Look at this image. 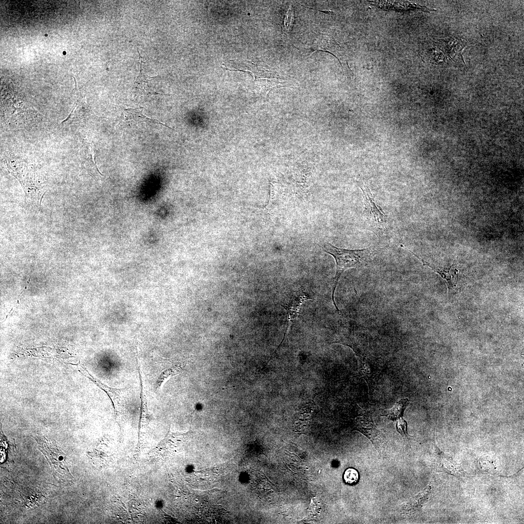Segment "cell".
Instances as JSON below:
<instances>
[{
	"label": "cell",
	"instance_id": "obj_1",
	"mask_svg": "<svg viewBox=\"0 0 524 524\" xmlns=\"http://www.w3.org/2000/svg\"><path fill=\"white\" fill-rule=\"evenodd\" d=\"M322 248L325 252L332 255L336 261V270L332 283V300L339 313L340 310L335 301L334 294L340 277L348 268H358L366 266L376 254L377 250L374 246L361 249H347L337 247L328 243L323 244Z\"/></svg>",
	"mask_w": 524,
	"mask_h": 524
},
{
	"label": "cell",
	"instance_id": "obj_2",
	"mask_svg": "<svg viewBox=\"0 0 524 524\" xmlns=\"http://www.w3.org/2000/svg\"><path fill=\"white\" fill-rule=\"evenodd\" d=\"M431 45L426 50V58L430 62L438 64L448 60L454 61L456 57H461L465 42L461 39L450 37L439 39Z\"/></svg>",
	"mask_w": 524,
	"mask_h": 524
},
{
	"label": "cell",
	"instance_id": "obj_3",
	"mask_svg": "<svg viewBox=\"0 0 524 524\" xmlns=\"http://www.w3.org/2000/svg\"><path fill=\"white\" fill-rule=\"evenodd\" d=\"M21 184L25 194V203L35 208H40L42 199L47 189L41 182L33 170H16L11 172Z\"/></svg>",
	"mask_w": 524,
	"mask_h": 524
},
{
	"label": "cell",
	"instance_id": "obj_4",
	"mask_svg": "<svg viewBox=\"0 0 524 524\" xmlns=\"http://www.w3.org/2000/svg\"><path fill=\"white\" fill-rule=\"evenodd\" d=\"M364 199V217L367 224L374 231L384 230L387 226V216L381 208L377 205L369 187L364 185L360 187Z\"/></svg>",
	"mask_w": 524,
	"mask_h": 524
},
{
	"label": "cell",
	"instance_id": "obj_5",
	"mask_svg": "<svg viewBox=\"0 0 524 524\" xmlns=\"http://www.w3.org/2000/svg\"><path fill=\"white\" fill-rule=\"evenodd\" d=\"M38 447L44 455L51 467L60 475L71 477L68 469L66 462L65 453L57 445L50 442L44 440L42 442H38Z\"/></svg>",
	"mask_w": 524,
	"mask_h": 524
},
{
	"label": "cell",
	"instance_id": "obj_6",
	"mask_svg": "<svg viewBox=\"0 0 524 524\" xmlns=\"http://www.w3.org/2000/svg\"><path fill=\"white\" fill-rule=\"evenodd\" d=\"M83 373L106 393L112 402L116 417H119L126 404L128 389H115L108 387L93 377L87 371L84 370Z\"/></svg>",
	"mask_w": 524,
	"mask_h": 524
},
{
	"label": "cell",
	"instance_id": "obj_7",
	"mask_svg": "<svg viewBox=\"0 0 524 524\" xmlns=\"http://www.w3.org/2000/svg\"><path fill=\"white\" fill-rule=\"evenodd\" d=\"M308 299H311L308 295L302 291L299 290L292 293L283 303L282 306L286 310L287 319V325L284 337L291 322L299 315L302 304Z\"/></svg>",
	"mask_w": 524,
	"mask_h": 524
},
{
	"label": "cell",
	"instance_id": "obj_8",
	"mask_svg": "<svg viewBox=\"0 0 524 524\" xmlns=\"http://www.w3.org/2000/svg\"><path fill=\"white\" fill-rule=\"evenodd\" d=\"M188 433H174L169 431L165 438L156 448V452L166 455L181 447L186 442Z\"/></svg>",
	"mask_w": 524,
	"mask_h": 524
},
{
	"label": "cell",
	"instance_id": "obj_9",
	"mask_svg": "<svg viewBox=\"0 0 524 524\" xmlns=\"http://www.w3.org/2000/svg\"><path fill=\"white\" fill-rule=\"evenodd\" d=\"M79 155L82 166L89 174L94 177L97 175L102 176L96 163L95 152L92 143H84L80 149Z\"/></svg>",
	"mask_w": 524,
	"mask_h": 524
},
{
	"label": "cell",
	"instance_id": "obj_10",
	"mask_svg": "<svg viewBox=\"0 0 524 524\" xmlns=\"http://www.w3.org/2000/svg\"><path fill=\"white\" fill-rule=\"evenodd\" d=\"M406 249L419 259L423 262L424 265L429 267L434 271L439 274L446 281L449 293L451 290L453 289L456 286L458 280L457 277L458 270L454 265H452L448 268L439 267L426 261L412 251L407 248Z\"/></svg>",
	"mask_w": 524,
	"mask_h": 524
},
{
	"label": "cell",
	"instance_id": "obj_11",
	"mask_svg": "<svg viewBox=\"0 0 524 524\" xmlns=\"http://www.w3.org/2000/svg\"><path fill=\"white\" fill-rule=\"evenodd\" d=\"M341 49L339 44L331 36L321 34L319 35L313 44V52L321 50L330 53L337 57V52Z\"/></svg>",
	"mask_w": 524,
	"mask_h": 524
},
{
	"label": "cell",
	"instance_id": "obj_12",
	"mask_svg": "<svg viewBox=\"0 0 524 524\" xmlns=\"http://www.w3.org/2000/svg\"><path fill=\"white\" fill-rule=\"evenodd\" d=\"M431 488L427 487L422 491L412 497L402 506V510L405 513H411L420 508L427 499Z\"/></svg>",
	"mask_w": 524,
	"mask_h": 524
},
{
	"label": "cell",
	"instance_id": "obj_13",
	"mask_svg": "<svg viewBox=\"0 0 524 524\" xmlns=\"http://www.w3.org/2000/svg\"><path fill=\"white\" fill-rule=\"evenodd\" d=\"M122 117L123 120L136 122H147L163 125L169 127L157 119L149 118L143 114L142 108H126L122 110Z\"/></svg>",
	"mask_w": 524,
	"mask_h": 524
},
{
	"label": "cell",
	"instance_id": "obj_14",
	"mask_svg": "<svg viewBox=\"0 0 524 524\" xmlns=\"http://www.w3.org/2000/svg\"><path fill=\"white\" fill-rule=\"evenodd\" d=\"M182 370V365L180 363L169 362L159 375L155 383V390L160 389L167 380L179 374Z\"/></svg>",
	"mask_w": 524,
	"mask_h": 524
},
{
	"label": "cell",
	"instance_id": "obj_15",
	"mask_svg": "<svg viewBox=\"0 0 524 524\" xmlns=\"http://www.w3.org/2000/svg\"><path fill=\"white\" fill-rule=\"evenodd\" d=\"M409 401L408 398L402 399L396 402L391 409L382 411L380 415L386 416L392 420L399 419L403 416L404 411L409 404Z\"/></svg>",
	"mask_w": 524,
	"mask_h": 524
},
{
	"label": "cell",
	"instance_id": "obj_16",
	"mask_svg": "<svg viewBox=\"0 0 524 524\" xmlns=\"http://www.w3.org/2000/svg\"><path fill=\"white\" fill-rule=\"evenodd\" d=\"M153 79V77H149L144 73L143 69L141 66L139 76H138L134 83L138 89H140L142 92L146 95L157 94L149 87V83H150L151 81Z\"/></svg>",
	"mask_w": 524,
	"mask_h": 524
},
{
	"label": "cell",
	"instance_id": "obj_17",
	"mask_svg": "<svg viewBox=\"0 0 524 524\" xmlns=\"http://www.w3.org/2000/svg\"><path fill=\"white\" fill-rule=\"evenodd\" d=\"M294 21V11L293 7L291 5L284 16L283 22V31L286 33H290L292 29Z\"/></svg>",
	"mask_w": 524,
	"mask_h": 524
},
{
	"label": "cell",
	"instance_id": "obj_18",
	"mask_svg": "<svg viewBox=\"0 0 524 524\" xmlns=\"http://www.w3.org/2000/svg\"><path fill=\"white\" fill-rule=\"evenodd\" d=\"M344 479L346 483L350 485L354 484L359 480V473L355 469L348 468L344 473Z\"/></svg>",
	"mask_w": 524,
	"mask_h": 524
},
{
	"label": "cell",
	"instance_id": "obj_19",
	"mask_svg": "<svg viewBox=\"0 0 524 524\" xmlns=\"http://www.w3.org/2000/svg\"><path fill=\"white\" fill-rule=\"evenodd\" d=\"M396 429L403 437H408L407 423L402 418H400L396 423Z\"/></svg>",
	"mask_w": 524,
	"mask_h": 524
},
{
	"label": "cell",
	"instance_id": "obj_20",
	"mask_svg": "<svg viewBox=\"0 0 524 524\" xmlns=\"http://www.w3.org/2000/svg\"><path fill=\"white\" fill-rule=\"evenodd\" d=\"M13 308L12 307V309H11V310L9 312V313H8V315H9L10 314V313H11V311H12L13 310Z\"/></svg>",
	"mask_w": 524,
	"mask_h": 524
}]
</instances>
